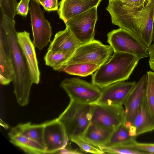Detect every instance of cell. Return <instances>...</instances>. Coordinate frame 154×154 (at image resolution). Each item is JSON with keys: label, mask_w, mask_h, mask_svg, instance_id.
Listing matches in <instances>:
<instances>
[{"label": "cell", "mask_w": 154, "mask_h": 154, "mask_svg": "<svg viewBox=\"0 0 154 154\" xmlns=\"http://www.w3.org/2000/svg\"><path fill=\"white\" fill-rule=\"evenodd\" d=\"M106 10L113 24L138 38L148 48L152 44V26L149 20L152 10L150 0L143 8L134 9L124 5L120 0H109Z\"/></svg>", "instance_id": "1"}, {"label": "cell", "mask_w": 154, "mask_h": 154, "mask_svg": "<svg viewBox=\"0 0 154 154\" xmlns=\"http://www.w3.org/2000/svg\"><path fill=\"white\" fill-rule=\"evenodd\" d=\"M15 23L14 19L1 14L0 24L5 32L14 67V75L12 81L14 92L18 103L24 106L29 102L33 83L25 59L17 41Z\"/></svg>", "instance_id": "2"}, {"label": "cell", "mask_w": 154, "mask_h": 154, "mask_svg": "<svg viewBox=\"0 0 154 154\" xmlns=\"http://www.w3.org/2000/svg\"><path fill=\"white\" fill-rule=\"evenodd\" d=\"M113 52L109 60L92 75L91 83L101 89L128 79L139 60L129 54Z\"/></svg>", "instance_id": "3"}, {"label": "cell", "mask_w": 154, "mask_h": 154, "mask_svg": "<svg viewBox=\"0 0 154 154\" xmlns=\"http://www.w3.org/2000/svg\"><path fill=\"white\" fill-rule=\"evenodd\" d=\"M92 105L70 100L68 106L57 118L63 125L69 140L82 137L91 121Z\"/></svg>", "instance_id": "4"}, {"label": "cell", "mask_w": 154, "mask_h": 154, "mask_svg": "<svg viewBox=\"0 0 154 154\" xmlns=\"http://www.w3.org/2000/svg\"><path fill=\"white\" fill-rule=\"evenodd\" d=\"M113 52L110 45H104L94 39L80 45L62 67L78 63H92L100 66L109 60Z\"/></svg>", "instance_id": "5"}, {"label": "cell", "mask_w": 154, "mask_h": 154, "mask_svg": "<svg viewBox=\"0 0 154 154\" xmlns=\"http://www.w3.org/2000/svg\"><path fill=\"white\" fill-rule=\"evenodd\" d=\"M107 42L113 52L133 55L139 60L149 56L148 48L140 40L120 28L114 29L107 35Z\"/></svg>", "instance_id": "6"}, {"label": "cell", "mask_w": 154, "mask_h": 154, "mask_svg": "<svg viewBox=\"0 0 154 154\" xmlns=\"http://www.w3.org/2000/svg\"><path fill=\"white\" fill-rule=\"evenodd\" d=\"M60 86L70 100L82 104H94L101 94L99 87L78 78H66L61 82Z\"/></svg>", "instance_id": "7"}, {"label": "cell", "mask_w": 154, "mask_h": 154, "mask_svg": "<svg viewBox=\"0 0 154 154\" xmlns=\"http://www.w3.org/2000/svg\"><path fill=\"white\" fill-rule=\"evenodd\" d=\"M98 6L75 16L64 23L66 27L82 44L94 39Z\"/></svg>", "instance_id": "8"}, {"label": "cell", "mask_w": 154, "mask_h": 154, "mask_svg": "<svg viewBox=\"0 0 154 154\" xmlns=\"http://www.w3.org/2000/svg\"><path fill=\"white\" fill-rule=\"evenodd\" d=\"M29 11L33 43L39 50H42L51 41L52 27L46 19L44 12L40 5L35 0L30 4Z\"/></svg>", "instance_id": "9"}, {"label": "cell", "mask_w": 154, "mask_h": 154, "mask_svg": "<svg viewBox=\"0 0 154 154\" xmlns=\"http://www.w3.org/2000/svg\"><path fill=\"white\" fill-rule=\"evenodd\" d=\"M92 105L91 122L114 130L124 122L125 111L122 106Z\"/></svg>", "instance_id": "10"}, {"label": "cell", "mask_w": 154, "mask_h": 154, "mask_svg": "<svg viewBox=\"0 0 154 154\" xmlns=\"http://www.w3.org/2000/svg\"><path fill=\"white\" fill-rule=\"evenodd\" d=\"M136 84L135 82L134 81H121L102 88L100 97L94 104L122 106L129 96Z\"/></svg>", "instance_id": "11"}, {"label": "cell", "mask_w": 154, "mask_h": 154, "mask_svg": "<svg viewBox=\"0 0 154 154\" xmlns=\"http://www.w3.org/2000/svg\"><path fill=\"white\" fill-rule=\"evenodd\" d=\"M44 123L46 153H54L64 147L69 140L65 128L57 118Z\"/></svg>", "instance_id": "12"}, {"label": "cell", "mask_w": 154, "mask_h": 154, "mask_svg": "<svg viewBox=\"0 0 154 154\" xmlns=\"http://www.w3.org/2000/svg\"><path fill=\"white\" fill-rule=\"evenodd\" d=\"M17 41L25 59L31 81L33 84H38L40 73L35 49L31 40L29 33L25 31L17 32Z\"/></svg>", "instance_id": "13"}, {"label": "cell", "mask_w": 154, "mask_h": 154, "mask_svg": "<svg viewBox=\"0 0 154 154\" xmlns=\"http://www.w3.org/2000/svg\"><path fill=\"white\" fill-rule=\"evenodd\" d=\"M147 79V74H145L136 83L124 105L125 117L123 123L128 127L132 126L134 119L145 95Z\"/></svg>", "instance_id": "14"}, {"label": "cell", "mask_w": 154, "mask_h": 154, "mask_svg": "<svg viewBox=\"0 0 154 154\" xmlns=\"http://www.w3.org/2000/svg\"><path fill=\"white\" fill-rule=\"evenodd\" d=\"M0 81L3 85L12 82L14 71L5 32L0 24Z\"/></svg>", "instance_id": "15"}, {"label": "cell", "mask_w": 154, "mask_h": 154, "mask_svg": "<svg viewBox=\"0 0 154 154\" xmlns=\"http://www.w3.org/2000/svg\"><path fill=\"white\" fill-rule=\"evenodd\" d=\"M101 0H61L57 13L59 18L65 23L72 17L95 6Z\"/></svg>", "instance_id": "16"}, {"label": "cell", "mask_w": 154, "mask_h": 154, "mask_svg": "<svg viewBox=\"0 0 154 154\" xmlns=\"http://www.w3.org/2000/svg\"><path fill=\"white\" fill-rule=\"evenodd\" d=\"M131 128L137 137L154 130V117L148 106L145 95L134 119Z\"/></svg>", "instance_id": "17"}, {"label": "cell", "mask_w": 154, "mask_h": 154, "mask_svg": "<svg viewBox=\"0 0 154 154\" xmlns=\"http://www.w3.org/2000/svg\"><path fill=\"white\" fill-rule=\"evenodd\" d=\"M81 44L66 27L54 35L48 50L54 51L73 53Z\"/></svg>", "instance_id": "18"}, {"label": "cell", "mask_w": 154, "mask_h": 154, "mask_svg": "<svg viewBox=\"0 0 154 154\" xmlns=\"http://www.w3.org/2000/svg\"><path fill=\"white\" fill-rule=\"evenodd\" d=\"M114 130L91 121L81 137L99 148L105 145Z\"/></svg>", "instance_id": "19"}, {"label": "cell", "mask_w": 154, "mask_h": 154, "mask_svg": "<svg viewBox=\"0 0 154 154\" xmlns=\"http://www.w3.org/2000/svg\"><path fill=\"white\" fill-rule=\"evenodd\" d=\"M44 129L43 123L32 124L29 122L19 124L11 129L8 135L14 134L22 135L37 142L45 149L44 140Z\"/></svg>", "instance_id": "20"}, {"label": "cell", "mask_w": 154, "mask_h": 154, "mask_svg": "<svg viewBox=\"0 0 154 154\" xmlns=\"http://www.w3.org/2000/svg\"><path fill=\"white\" fill-rule=\"evenodd\" d=\"M130 128L122 123L114 129L109 140L103 146H128L134 143L136 141V137L133 135Z\"/></svg>", "instance_id": "21"}, {"label": "cell", "mask_w": 154, "mask_h": 154, "mask_svg": "<svg viewBox=\"0 0 154 154\" xmlns=\"http://www.w3.org/2000/svg\"><path fill=\"white\" fill-rule=\"evenodd\" d=\"M10 141L28 154L46 153L45 148L37 142L20 134L8 135Z\"/></svg>", "instance_id": "22"}, {"label": "cell", "mask_w": 154, "mask_h": 154, "mask_svg": "<svg viewBox=\"0 0 154 154\" xmlns=\"http://www.w3.org/2000/svg\"><path fill=\"white\" fill-rule=\"evenodd\" d=\"M100 66L96 64L86 63L69 64L62 67L60 72L68 74L85 77L92 75Z\"/></svg>", "instance_id": "23"}, {"label": "cell", "mask_w": 154, "mask_h": 154, "mask_svg": "<svg viewBox=\"0 0 154 154\" xmlns=\"http://www.w3.org/2000/svg\"><path fill=\"white\" fill-rule=\"evenodd\" d=\"M73 53L48 50L44 57L45 64L47 66L52 68L54 70L59 71Z\"/></svg>", "instance_id": "24"}, {"label": "cell", "mask_w": 154, "mask_h": 154, "mask_svg": "<svg viewBox=\"0 0 154 154\" xmlns=\"http://www.w3.org/2000/svg\"><path fill=\"white\" fill-rule=\"evenodd\" d=\"M147 82L145 96L150 112L154 117V72H147Z\"/></svg>", "instance_id": "25"}, {"label": "cell", "mask_w": 154, "mask_h": 154, "mask_svg": "<svg viewBox=\"0 0 154 154\" xmlns=\"http://www.w3.org/2000/svg\"><path fill=\"white\" fill-rule=\"evenodd\" d=\"M106 153L121 154H143L146 153L124 146H102L99 147Z\"/></svg>", "instance_id": "26"}, {"label": "cell", "mask_w": 154, "mask_h": 154, "mask_svg": "<svg viewBox=\"0 0 154 154\" xmlns=\"http://www.w3.org/2000/svg\"><path fill=\"white\" fill-rule=\"evenodd\" d=\"M70 140L76 144L84 152L96 154L106 153L100 148L84 140L81 137H76Z\"/></svg>", "instance_id": "27"}, {"label": "cell", "mask_w": 154, "mask_h": 154, "mask_svg": "<svg viewBox=\"0 0 154 154\" xmlns=\"http://www.w3.org/2000/svg\"><path fill=\"white\" fill-rule=\"evenodd\" d=\"M17 3V0H0L1 12L3 15L14 19Z\"/></svg>", "instance_id": "28"}, {"label": "cell", "mask_w": 154, "mask_h": 154, "mask_svg": "<svg viewBox=\"0 0 154 154\" xmlns=\"http://www.w3.org/2000/svg\"><path fill=\"white\" fill-rule=\"evenodd\" d=\"M125 146L145 152L147 154L154 153V143H140L136 141L130 145Z\"/></svg>", "instance_id": "29"}, {"label": "cell", "mask_w": 154, "mask_h": 154, "mask_svg": "<svg viewBox=\"0 0 154 154\" xmlns=\"http://www.w3.org/2000/svg\"><path fill=\"white\" fill-rule=\"evenodd\" d=\"M30 0H20L17 3L16 14L26 17L29 10V3Z\"/></svg>", "instance_id": "30"}, {"label": "cell", "mask_w": 154, "mask_h": 154, "mask_svg": "<svg viewBox=\"0 0 154 154\" xmlns=\"http://www.w3.org/2000/svg\"><path fill=\"white\" fill-rule=\"evenodd\" d=\"M122 4L127 7L134 9L143 8L147 0H120Z\"/></svg>", "instance_id": "31"}, {"label": "cell", "mask_w": 154, "mask_h": 154, "mask_svg": "<svg viewBox=\"0 0 154 154\" xmlns=\"http://www.w3.org/2000/svg\"><path fill=\"white\" fill-rule=\"evenodd\" d=\"M42 6L47 11H54L58 10L59 4L58 0H45Z\"/></svg>", "instance_id": "32"}, {"label": "cell", "mask_w": 154, "mask_h": 154, "mask_svg": "<svg viewBox=\"0 0 154 154\" xmlns=\"http://www.w3.org/2000/svg\"><path fill=\"white\" fill-rule=\"evenodd\" d=\"M56 153L61 154H82L84 153L80 149H73L70 146L68 145V143L67 145L63 149L58 150Z\"/></svg>", "instance_id": "33"}, {"label": "cell", "mask_w": 154, "mask_h": 154, "mask_svg": "<svg viewBox=\"0 0 154 154\" xmlns=\"http://www.w3.org/2000/svg\"><path fill=\"white\" fill-rule=\"evenodd\" d=\"M148 51L149 56L150 67L152 70L154 71V35H153L152 43L148 48Z\"/></svg>", "instance_id": "34"}, {"label": "cell", "mask_w": 154, "mask_h": 154, "mask_svg": "<svg viewBox=\"0 0 154 154\" xmlns=\"http://www.w3.org/2000/svg\"><path fill=\"white\" fill-rule=\"evenodd\" d=\"M36 0L40 5H42L43 2L45 0Z\"/></svg>", "instance_id": "35"}, {"label": "cell", "mask_w": 154, "mask_h": 154, "mask_svg": "<svg viewBox=\"0 0 154 154\" xmlns=\"http://www.w3.org/2000/svg\"><path fill=\"white\" fill-rule=\"evenodd\" d=\"M154 35V20L153 22V35Z\"/></svg>", "instance_id": "36"}, {"label": "cell", "mask_w": 154, "mask_h": 154, "mask_svg": "<svg viewBox=\"0 0 154 154\" xmlns=\"http://www.w3.org/2000/svg\"><path fill=\"white\" fill-rule=\"evenodd\" d=\"M102 0H101V1Z\"/></svg>", "instance_id": "37"}]
</instances>
